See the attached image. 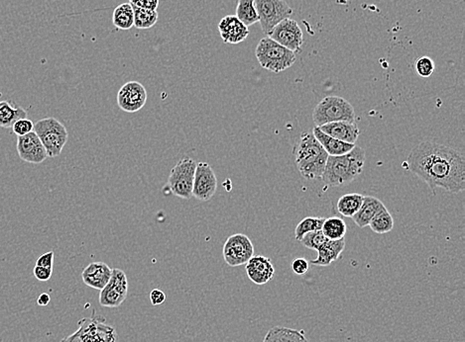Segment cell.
Returning <instances> with one entry per match:
<instances>
[{"label":"cell","mask_w":465,"mask_h":342,"mask_svg":"<svg viewBox=\"0 0 465 342\" xmlns=\"http://www.w3.org/2000/svg\"><path fill=\"white\" fill-rule=\"evenodd\" d=\"M146 102L147 91L140 82H126L118 91V107L124 112H138L144 107Z\"/></svg>","instance_id":"obj_13"},{"label":"cell","mask_w":465,"mask_h":342,"mask_svg":"<svg viewBox=\"0 0 465 342\" xmlns=\"http://www.w3.org/2000/svg\"><path fill=\"white\" fill-rule=\"evenodd\" d=\"M50 301V295L47 294V293H42V294L39 296L38 300H37V304L41 307H46L48 306Z\"/></svg>","instance_id":"obj_39"},{"label":"cell","mask_w":465,"mask_h":342,"mask_svg":"<svg viewBox=\"0 0 465 342\" xmlns=\"http://www.w3.org/2000/svg\"><path fill=\"white\" fill-rule=\"evenodd\" d=\"M349 0H339V3H346Z\"/></svg>","instance_id":"obj_40"},{"label":"cell","mask_w":465,"mask_h":342,"mask_svg":"<svg viewBox=\"0 0 465 342\" xmlns=\"http://www.w3.org/2000/svg\"><path fill=\"white\" fill-rule=\"evenodd\" d=\"M27 118V111L16 107L9 101H0V127L9 129L16 121Z\"/></svg>","instance_id":"obj_23"},{"label":"cell","mask_w":465,"mask_h":342,"mask_svg":"<svg viewBox=\"0 0 465 342\" xmlns=\"http://www.w3.org/2000/svg\"><path fill=\"white\" fill-rule=\"evenodd\" d=\"M166 301V294L160 289H153L150 292V302L153 306H161Z\"/></svg>","instance_id":"obj_38"},{"label":"cell","mask_w":465,"mask_h":342,"mask_svg":"<svg viewBox=\"0 0 465 342\" xmlns=\"http://www.w3.org/2000/svg\"><path fill=\"white\" fill-rule=\"evenodd\" d=\"M319 130L330 137L355 145L356 141L360 135V129L356 123L350 122L340 121L333 122L319 127Z\"/></svg>","instance_id":"obj_18"},{"label":"cell","mask_w":465,"mask_h":342,"mask_svg":"<svg viewBox=\"0 0 465 342\" xmlns=\"http://www.w3.org/2000/svg\"><path fill=\"white\" fill-rule=\"evenodd\" d=\"M309 261L303 258H296V260L293 261V263H291V269H293V271L298 275V276H303V275L307 274V272L309 271Z\"/></svg>","instance_id":"obj_34"},{"label":"cell","mask_w":465,"mask_h":342,"mask_svg":"<svg viewBox=\"0 0 465 342\" xmlns=\"http://www.w3.org/2000/svg\"><path fill=\"white\" fill-rule=\"evenodd\" d=\"M112 268L104 262H92L82 272V279L85 285L96 290H101L110 281Z\"/></svg>","instance_id":"obj_17"},{"label":"cell","mask_w":465,"mask_h":342,"mask_svg":"<svg viewBox=\"0 0 465 342\" xmlns=\"http://www.w3.org/2000/svg\"><path fill=\"white\" fill-rule=\"evenodd\" d=\"M326 218L321 217H307L303 219L300 223L296 226L295 239L298 242L304 237L307 233L316 232V231H321L323 226V222Z\"/></svg>","instance_id":"obj_30"},{"label":"cell","mask_w":465,"mask_h":342,"mask_svg":"<svg viewBox=\"0 0 465 342\" xmlns=\"http://www.w3.org/2000/svg\"><path fill=\"white\" fill-rule=\"evenodd\" d=\"M347 226L344 219L339 217H330L325 219L321 232L326 235V239L330 240H337L346 237Z\"/></svg>","instance_id":"obj_26"},{"label":"cell","mask_w":465,"mask_h":342,"mask_svg":"<svg viewBox=\"0 0 465 342\" xmlns=\"http://www.w3.org/2000/svg\"><path fill=\"white\" fill-rule=\"evenodd\" d=\"M369 226L374 233L378 235H384L394 228V219L385 206L375 215L374 218L369 223Z\"/></svg>","instance_id":"obj_28"},{"label":"cell","mask_w":465,"mask_h":342,"mask_svg":"<svg viewBox=\"0 0 465 342\" xmlns=\"http://www.w3.org/2000/svg\"><path fill=\"white\" fill-rule=\"evenodd\" d=\"M326 235H323V233L321 231H316V232H312L307 233L304 235L301 242H302L303 246L307 247V249H312V251H318L319 247L323 246L326 242H328Z\"/></svg>","instance_id":"obj_31"},{"label":"cell","mask_w":465,"mask_h":342,"mask_svg":"<svg viewBox=\"0 0 465 342\" xmlns=\"http://www.w3.org/2000/svg\"><path fill=\"white\" fill-rule=\"evenodd\" d=\"M34 132L47 152L48 158H57L68 142L66 127L54 117L44 118L34 124Z\"/></svg>","instance_id":"obj_6"},{"label":"cell","mask_w":465,"mask_h":342,"mask_svg":"<svg viewBox=\"0 0 465 342\" xmlns=\"http://www.w3.org/2000/svg\"><path fill=\"white\" fill-rule=\"evenodd\" d=\"M255 6L259 23L266 36H269L275 26L293 14V9L285 0H255Z\"/></svg>","instance_id":"obj_8"},{"label":"cell","mask_w":465,"mask_h":342,"mask_svg":"<svg viewBox=\"0 0 465 342\" xmlns=\"http://www.w3.org/2000/svg\"><path fill=\"white\" fill-rule=\"evenodd\" d=\"M293 154L298 172L303 177L310 180L323 177L328 154L312 133H302Z\"/></svg>","instance_id":"obj_2"},{"label":"cell","mask_w":465,"mask_h":342,"mask_svg":"<svg viewBox=\"0 0 465 342\" xmlns=\"http://www.w3.org/2000/svg\"><path fill=\"white\" fill-rule=\"evenodd\" d=\"M131 6L148 10H157L159 6V0H129Z\"/></svg>","instance_id":"obj_36"},{"label":"cell","mask_w":465,"mask_h":342,"mask_svg":"<svg viewBox=\"0 0 465 342\" xmlns=\"http://www.w3.org/2000/svg\"><path fill=\"white\" fill-rule=\"evenodd\" d=\"M219 31L222 41L231 45L242 43L249 36L248 27L245 26L235 15L222 18L219 24Z\"/></svg>","instance_id":"obj_16"},{"label":"cell","mask_w":465,"mask_h":342,"mask_svg":"<svg viewBox=\"0 0 465 342\" xmlns=\"http://www.w3.org/2000/svg\"><path fill=\"white\" fill-rule=\"evenodd\" d=\"M245 265L247 276L256 285H265L274 277V265L266 256H252Z\"/></svg>","instance_id":"obj_15"},{"label":"cell","mask_w":465,"mask_h":342,"mask_svg":"<svg viewBox=\"0 0 465 342\" xmlns=\"http://www.w3.org/2000/svg\"><path fill=\"white\" fill-rule=\"evenodd\" d=\"M112 23L117 29L130 30L134 26L133 7L129 3H122L113 11Z\"/></svg>","instance_id":"obj_25"},{"label":"cell","mask_w":465,"mask_h":342,"mask_svg":"<svg viewBox=\"0 0 465 342\" xmlns=\"http://www.w3.org/2000/svg\"><path fill=\"white\" fill-rule=\"evenodd\" d=\"M268 37L293 53L302 51L304 36L297 21L291 20L290 18L281 21L274 27Z\"/></svg>","instance_id":"obj_11"},{"label":"cell","mask_w":465,"mask_h":342,"mask_svg":"<svg viewBox=\"0 0 465 342\" xmlns=\"http://www.w3.org/2000/svg\"><path fill=\"white\" fill-rule=\"evenodd\" d=\"M312 120L316 127L340 121L355 123V111L346 99L339 96H328L314 108Z\"/></svg>","instance_id":"obj_5"},{"label":"cell","mask_w":465,"mask_h":342,"mask_svg":"<svg viewBox=\"0 0 465 342\" xmlns=\"http://www.w3.org/2000/svg\"><path fill=\"white\" fill-rule=\"evenodd\" d=\"M383 207V203L378 198H375L373 196H364L360 209L354 216L351 217V219L360 228H366L369 226L371 219L374 218L375 215Z\"/></svg>","instance_id":"obj_21"},{"label":"cell","mask_w":465,"mask_h":342,"mask_svg":"<svg viewBox=\"0 0 465 342\" xmlns=\"http://www.w3.org/2000/svg\"><path fill=\"white\" fill-rule=\"evenodd\" d=\"M235 16L246 27L252 26L259 22L255 0H238Z\"/></svg>","instance_id":"obj_27"},{"label":"cell","mask_w":465,"mask_h":342,"mask_svg":"<svg viewBox=\"0 0 465 342\" xmlns=\"http://www.w3.org/2000/svg\"><path fill=\"white\" fill-rule=\"evenodd\" d=\"M222 254L229 267H240L246 264L250 258L254 256V246L246 235L235 233L224 242Z\"/></svg>","instance_id":"obj_9"},{"label":"cell","mask_w":465,"mask_h":342,"mask_svg":"<svg viewBox=\"0 0 465 342\" xmlns=\"http://www.w3.org/2000/svg\"><path fill=\"white\" fill-rule=\"evenodd\" d=\"M128 294V281L124 270L115 268L108 283L101 290L99 304L105 308H117Z\"/></svg>","instance_id":"obj_10"},{"label":"cell","mask_w":465,"mask_h":342,"mask_svg":"<svg viewBox=\"0 0 465 342\" xmlns=\"http://www.w3.org/2000/svg\"><path fill=\"white\" fill-rule=\"evenodd\" d=\"M364 196L361 194L351 193L342 195L337 201V208L339 214L347 218L354 216L360 209Z\"/></svg>","instance_id":"obj_24"},{"label":"cell","mask_w":465,"mask_h":342,"mask_svg":"<svg viewBox=\"0 0 465 342\" xmlns=\"http://www.w3.org/2000/svg\"><path fill=\"white\" fill-rule=\"evenodd\" d=\"M33 274L37 280L47 282L52 277L53 268L37 267V265H35Z\"/></svg>","instance_id":"obj_35"},{"label":"cell","mask_w":465,"mask_h":342,"mask_svg":"<svg viewBox=\"0 0 465 342\" xmlns=\"http://www.w3.org/2000/svg\"><path fill=\"white\" fill-rule=\"evenodd\" d=\"M132 7L134 11V26L137 29H149L156 24L158 21L157 10H148L134 6Z\"/></svg>","instance_id":"obj_29"},{"label":"cell","mask_w":465,"mask_h":342,"mask_svg":"<svg viewBox=\"0 0 465 342\" xmlns=\"http://www.w3.org/2000/svg\"><path fill=\"white\" fill-rule=\"evenodd\" d=\"M217 189V179L214 170L208 163H196L194 172L193 197L201 202H208L214 197Z\"/></svg>","instance_id":"obj_12"},{"label":"cell","mask_w":465,"mask_h":342,"mask_svg":"<svg viewBox=\"0 0 465 342\" xmlns=\"http://www.w3.org/2000/svg\"><path fill=\"white\" fill-rule=\"evenodd\" d=\"M436 71L434 62L429 57H422L416 60V73L421 78H427L434 75Z\"/></svg>","instance_id":"obj_32"},{"label":"cell","mask_w":465,"mask_h":342,"mask_svg":"<svg viewBox=\"0 0 465 342\" xmlns=\"http://www.w3.org/2000/svg\"><path fill=\"white\" fill-rule=\"evenodd\" d=\"M196 161L185 156L174 166L168 177V186L174 195L182 199L193 197Z\"/></svg>","instance_id":"obj_7"},{"label":"cell","mask_w":465,"mask_h":342,"mask_svg":"<svg viewBox=\"0 0 465 342\" xmlns=\"http://www.w3.org/2000/svg\"><path fill=\"white\" fill-rule=\"evenodd\" d=\"M257 61L260 66L272 73H279L291 68L296 62L295 53L283 47L270 37H264L255 50Z\"/></svg>","instance_id":"obj_4"},{"label":"cell","mask_w":465,"mask_h":342,"mask_svg":"<svg viewBox=\"0 0 465 342\" xmlns=\"http://www.w3.org/2000/svg\"><path fill=\"white\" fill-rule=\"evenodd\" d=\"M11 128H12L13 133L15 134L17 137H22V136L27 135V134L34 131V123L31 120L24 118V119H20L18 120V121H16Z\"/></svg>","instance_id":"obj_33"},{"label":"cell","mask_w":465,"mask_h":342,"mask_svg":"<svg viewBox=\"0 0 465 342\" xmlns=\"http://www.w3.org/2000/svg\"><path fill=\"white\" fill-rule=\"evenodd\" d=\"M263 342H309L304 332L289 327H272L264 337Z\"/></svg>","instance_id":"obj_22"},{"label":"cell","mask_w":465,"mask_h":342,"mask_svg":"<svg viewBox=\"0 0 465 342\" xmlns=\"http://www.w3.org/2000/svg\"><path fill=\"white\" fill-rule=\"evenodd\" d=\"M346 247V237L341 240H328L318 249V258L312 260V265L316 267H328L333 261L339 258L340 254Z\"/></svg>","instance_id":"obj_19"},{"label":"cell","mask_w":465,"mask_h":342,"mask_svg":"<svg viewBox=\"0 0 465 342\" xmlns=\"http://www.w3.org/2000/svg\"><path fill=\"white\" fill-rule=\"evenodd\" d=\"M409 170L430 188H443L451 193L465 189V159L462 152L432 142L416 145L407 159Z\"/></svg>","instance_id":"obj_1"},{"label":"cell","mask_w":465,"mask_h":342,"mask_svg":"<svg viewBox=\"0 0 465 342\" xmlns=\"http://www.w3.org/2000/svg\"><path fill=\"white\" fill-rule=\"evenodd\" d=\"M312 135L318 140L319 144L330 156H342V154L353 151V147H355L354 144H348V143L342 142V141L326 135L319 130V127H314L312 129Z\"/></svg>","instance_id":"obj_20"},{"label":"cell","mask_w":465,"mask_h":342,"mask_svg":"<svg viewBox=\"0 0 465 342\" xmlns=\"http://www.w3.org/2000/svg\"><path fill=\"white\" fill-rule=\"evenodd\" d=\"M365 159L364 150L356 145L353 151L346 154L328 156L321 179L332 187L349 183L362 172Z\"/></svg>","instance_id":"obj_3"},{"label":"cell","mask_w":465,"mask_h":342,"mask_svg":"<svg viewBox=\"0 0 465 342\" xmlns=\"http://www.w3.org/2000/svg\"><path fill=\"white\" fill-rule=\"evenodd\" d=\"M17 152L23 161L34 165L44 163L48 158L45 147L34 131L22 137H18Z\"/></svg>","instance_id":"obj_14"},{"label":"cell","mask_w":465,"mask_h":342,"mask_svg":"<svg viewBox=\"0 0 465 342\" xmlns=\"http://www.w3.org/2000/svg\"><path fill=\"white\" fill-rule=\"evenodd\" d=\"M53 264H54V251H49L37 258V267L53 268Z\"/></svg>","instance_id":"obj_37"}]
</instances>
